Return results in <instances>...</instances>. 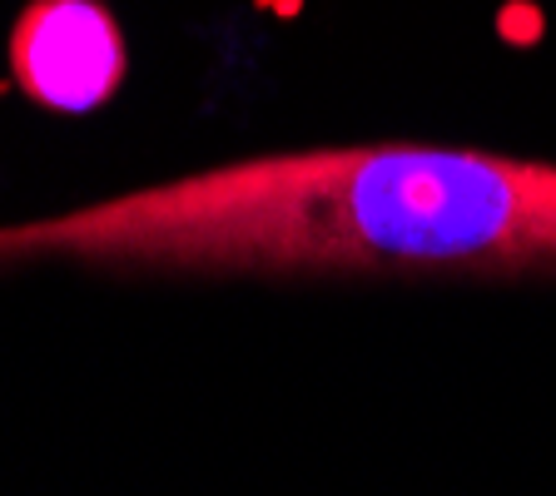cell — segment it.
Instances as JSON below:
<instances>
[{
  "label": "cell",
  "mask_w": 556,
  "mask_h": 496,
  "mask_svg": "<svg viewBox=\"0 0 556 496\" xmlns=\"http://www.w3.org/2000/svg\"><path fill=\"white\" fill-rule=\"evenodd\" d=\"M556 274V164L442 144L258 154L0 229V268Z\"/></svg>",
  "instance_id": "obj_1"
},
{
  "label": "cell",
  "mask_w": 556,
  "mask_h": 496,
  "mask_svg": "<svg viewBox=\"0 0 556 496\" xmlns=\"http://www.w3.org/2000/svg\"><path fill=\"white\" fill-rule=\"evenodd\" d=\"M125 30L100 0H30L11 30V75L25 100L85 115L125 85Z\"/></svg>",
  "instance_id": "obj_2"
}]
</instances>
